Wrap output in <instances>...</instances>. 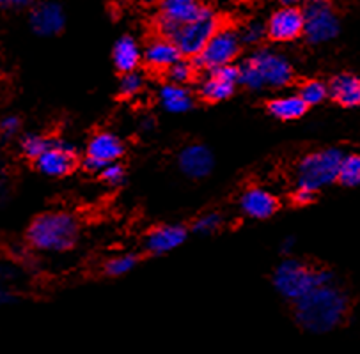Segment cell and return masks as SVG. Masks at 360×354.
Returning a JSON list of instances; mask_svg holds the SVG:
<instances>
[{
    "label": "cell",
    "mask_w": 360,
    "mask_h": 354,
    "mask_svg": "<svg viewBox=\"0 0 360 354\" xmlns=\"http://www.w3.org/2000/svg\"><path fill=\"white\" fill-rule=\"evenodd\" d=\"M349 299L338 285H319L295 303L297 322L312 335H325L338 328L346 317Z\"/></svg>",
    "instance_id": "1"
},
{
    "label": "cell",
    "mask_w": 360,
    "mask_h": 354,
    "mask_svg": "<svg viewBox=\"0 0 360 354\" xmlns=\"http://www.w3.org/2000/svg\"><path fill=\"white\" fill-rule=\"evenodd\" d=\"M293 80L290 59L277 50L259 48L238 67V81L249 91L286 87Z\"/></svg>",
    "instance_id": "2"
},
{
    "label": "cell",
    "mask_w": 360,
    "mask_h": 354,
    "mask_svg": "<svg viewBox=\"0 0 360 354\" xmlns=\"http://www.w3.org/2000/svg\"><path fill=\"white\" fill-rule=\"evenodd\" d=\"M78 223L71 214L56 211L37 216L27 230L30 247L46 254H63L71 250L78 240Z\"/></svg>",
    "instance_id": "3"
},
{
    "label": "cell",
    "mask_w": 360,
    "mask_h": 354,
    "mask_svg": "<svg viewBox=\"0 0 360 354\" xmlns=\"http://www.w3.org/2000/svg\"><path fill=\"white\" fill-rule=\"evenodd\" d=\"M334 284V277L330 271L314 270L304 262L286 258L277 266L274 273V287L283 298L297 303L305 294L319 285Z\"/></svg>",
    "instance_id": "4"
},
{
    "label": "cell",
    "mask_w": 360,
    "mask_h": 354,
    "mask_svg": "<svg viewBox=\"0 0 360 354\" xmlns=\"http://www.w3.org/2000/svg\"><path fill=\"white\" fill-rule=\"evenodd\" d=\"M342 158L345 155L335 148L305 155L297 166V190L316 193L330 186L338 181Z\"/></svg>",
    "instance_id": "5"
},
{
    "label": "cell",
    "mask_w": 360,
    "mask_h": 354,
    "mask_svg": "<svg viewBox=\"0 0 360 354\" xmlns=\"http://www.w3.org/2000/svg\"><path fill=\"white\" fill-rule=\"evenodd\" d=\"M219 29V18L210 8H202V11L190 22L176 27L169 32L167 39L176 44L183 57H197L202 52L210 37Z\"/></svg>",
    "instance_id": "6"
},
{
    "label": "cell",
    "mask_w": 360,
    "mask_h": 354,
    "mask_svg": "<svg viewBox=\"0 0 360 354\" xmlns=\"http://www.w3.org/2000/svg\"><path fill=\"white\" fill-rule=\"evenodd\" d=\"M240 32L233 27H219L217 32L210 37L202 52L195 57V66L212 71L217 67L233 66L242 52Z\"/></svg>",
    "instance_id": "7"
},
{
    "label": "cell",
    "mask_w": 360,
    "mask_h": 354,
    "mask_svg": "<svg viewBox=\"0 0 360 354\" xmlns=\"http://www.w3.org/2000/svg\"><path fill=\"white\" fill-rule=\"evenodd\" d=\"M304 36L309 43L323 44L335 39L341 30L338 15L327 0H311L304 9Z\"/></svg>",
    "instance_id": "8"
},
{
    "label": "cell",
    "mask_w": 360,
    "mask_h": 354,
    "mask_svg": "<svg viewBox=\"0 0 360 354\" xmlns=\"http://www.w3.org/2000/svg\"><path fill=\"white\" fill-rule=\"evenodd\" d=\"M123 155L124 144L115 133H96L87 144L84 165L91 172H101V169H105L107 165L119 162Z\"/></svg>",
    "instance_id": "9"
},
{
    "label": "cell",
    "mask_w": 360,
    "mask_h": 354,
    "mask_svg": "<svg viewBox=\"0 0 360 354\" xmlns=\"http://www.w3.org/2000/svg\"><path fill=\"white\" fill-rule=\"evenodd\" d=\"M36 166L49 177H64L77 166V151L70 142L50 140L46 151L36 159Z\"/></svg>",
    "instance_id": "10"
},
{
    "label": "cell",
    "mask_w": 360,
    "mask_h": 354,
    "mask_svg": "<svg viewBox=\"0 0 360 354\" xmlns=\"http://www.w3.org/2000/svg\"><path fill=\"white\" fill-rule=\"evenodd\" d=\"M238 67L236 66H226L217 67L206 73L202 78L201 85H199V96L202 100L210 101V103H219V101H226L234 94L238 87Z\"/></svg>",
    "instance_id": "11"
},
{
    "label": "cell",
    "mask_w": 360,
    "mask_h": 354,
    "mask_svg": "<svg viewBox=\"0 0 360 354\" xmlns=\"http://www.w3.org/2000/svg\"><path fill=\"white\" fill-rule=\"evenodd\" d=\"M266 37L275 43H291L304 36V15L298 8H281L270 16L266 25Z\"/></svg>",
    "instance_id": "12"
},
{
    "label": "cell",
    "mask_w": 360,
    "mask_h": 354,
    "mask_svg": "<svg viewBox=\"0 0 360 354\" xmlns=\"http://www.w3.org/2000/svg\"><path fill=\"white\" fill-rule=\"evenodd\" d=\"M205 6L199 0H160L158 30L162 37L183 23L190 22L202 11Z\"/></svg>",
    "instance_id": "13"
},
{
    "label": "cell",
    "mask_w": 360,
    "mask_h": 354,
    "mask_svg": "<svg viewBox=\"0 0 360 354\" xmlns=\"http://www.w3.org/2000/svg\"><path fill=\"white\" fill-rule=\"evenodd\" d=\"M64 23H66V15H64L63 6L53 0L39 2L34 6L32 13H30V27L37 36H57L64 29Z\"/></svg>",
    "instance_id": "14"
},
{
    "label": "cell",
    "mask_w": 360,
    "mask_h": 354,
    "mask_svg": "<svg viewBox=\"0 0 360 354\" xmlns=\"http://www.w3.org/2000/svg\"><path fill=\"white\" fill-rule=\"evenodd\" d=\"M179 170L192 179H205L215 166L213 152L206 145H188L178 156Z\"/></svg>",
    "instance_id": "15"
},
{
    "label": "cell",
    "mask_w": 360,
    "mask_h": 354,
    "mask_svg": "<svg viewBox=\"0 0 360 354\" xmlns=\"http://www.w3.org/2000/svg\"><path fill=\"white\" fill-rule=\"evenodd\" d=\"M188 237V230L178 223L160 225L146 237V250L153 255H165L181 247Z\"/></svg>",
    "instance_id": "16"
},
{
    "label": "cell",
    "mask_w": 360,
    "mask_h": 354,
    "mask_svg": "<svg viewBox=\"0 0 360 354\" xmlns=\"http://www.w3.org/2000/svg\"><path fill=\"white\" fill-rule=\"evenodd\" d=\"M240 207L243 213L254 220H266V218L274 216L277 211L278 202L275 195L268 190L254 186L243 192L242 199H240Z\"/></svg>",
    "instance_id": "17"
},
{
    "label": "cell",
    "mask_w": 360,
    "mask_h": 354,
    "mask_svg": "<svg viewBox=\"0 0 360 354\" xmlns=\"http://www.w3.org/2000/svg\"><path fill=\"white\" fill-rule=\"evenodd\" d=\"M142 59L149 67L160 71H167L172 64L181 59V53L176 48V44L167 37H156L144 48Z\"/></svg>",
    "instance_id": "18"
},
{
    "label": "cell",
    "mask_w": 360,
    "mask_h": 354,
    "mask_svg": "<svg viewBox=\"0 0 360 354\" xmlns=\"http://www.w3.org/2000/svg\"><path fill=\"white\" fill-rule=\"evenodd\" d=\"M328 96L341 107H360V78L352 73H341L328 84Z\"/></svg>",
    "instance_id": "19"
},
{
    "label": "cell",
    "mask_w": 360,
    "mask_h": 354,
    "mask_svg": "<svg viewBox=\"0 0 360 354\" xmlns=\"http://www.w3.org/2000/svg\"><path fill=\"white\" fill-rule=\"evenodd\" d=\"M158 101L169 114H186L193 108V94L185 85H162L158 91Z\"/></svg>",
    "instance_id": "20"
},
{
    "label": "cell",
    "mask_w": 360,
    "mask_h": 354,
    "mask_svg": "<svg viewBox=\"0 0 360 354\" xmlns=\"http://www.w3.org/2000/svg\"><path fill=\"white\" fill-rule=\"evenodd\" d=\"M141 59L142 52L137 41L131 36L119 37L117 43L114 44V50H112V60H114L115 67L123 74L131 73V71H137Z\"/></svg>",
    "instance_id": "21"
},
{
    "label": "cell",
    "mask_w": 360,
    "mask_h": 354,
    "mask_svg": "<svg viewBox=\"0 0 360 354\" xmlns=\"http://www.w3.org/2000/svg\"><path fill=\"white\" fill-rule=\"evenodd\" d=\"M307 105L302 101L298 94L278 96L268 103V112L278 121H297L307 112Z\"/></svg>",
    "instance_id": "22"
},
{
    "label": "cell",
    "mask_w": 360,
    "mask_h": 354,
    "mask_svg": "<svg viewBox=\"0 0 360 354\" xmlns=\"http://www.w3.org/2000/svg\"><path fill=\"white\" fill-rule=\"evenodd\" d=\"M338 181L349 188L360 186V155H349L342 158Z\"/></svg>",
    "instance_id": "23"
},
{
    "label": "cell",
    "mask_w": 360,
    "mask_h": 354,
    "mask_svg": "<svg viewBox=\"0 0 360 354\" xmlns=\"http://www.w3.org/2000/svg\"><path fill=\"white\" fill-rule=\"evenodd\" d=\"M137 264L139 258L135 254H119L105 262V273L108 277H123V275L131 273Z\"/></svg>",
    "instance_id": "24"
},
{
    "label": "cell",
    "mask_w": 360,
    "mask_h": 354,
    "mask_svg": "<svg viewBox=\"0 0 360 354\" xmlns=\"http://www.w3.org/2000/svg\"><path fill=\"white\" fill-rule=\"evenodd\" d=\"M298 96L307 107H314V105L323 103L328 98V85L319 80H309L300 87Z\"/></svg>",
    "instance_id": "25"
},
{
    "label": "cell",
    "mask_w": 360,
    "mask_h": 354,
    "mask_svg": "<svg viewBox=\"0 0 360 354\" xmlns=\"http://www.w3.org/2000/svg\"><path fill=\"white\" fill-rule=\"evenodd\" d=\"M49 144L50 138L43 137V135H37V133H29V135H25V137L22 138V142H20V149H22L23 156H27V158L36 162V159L46 151Z\"/></svg>",
    "instance_id": "26"
},
{
    "label": "cell",
    "mask_w": 360,
    "mask_h": 354,
    "mask_svg": "<svg viewBox=\"0 0 360 354\" xmlns=\"http://www.w3.org/2000/svg\"><path fill=\"white\" fill-rule=\"evenodd\" d=\"M195 70H197V67L193 66L192 63H188V60H185V59H179L178 63L172 64V66L167 70L169 84L185 85V87H186V84L193 80Z\"/></svg>",
    "instance_id": "27"
},
{
    "label": "cell",
    "mask_w": 360,
    "mask_h": 354,
    "mask_svg": "<svg viewBox=\"0 0 360 354\" xmlns=\"http://www.w3.org/2000/svg\"><path fill=\"white\" fill-rule=\"evenodd\" d=\"M144 88V77L139 71L124 73L119 81V94L124 98H135L142 93Z\"/></svg>",
    "instance_id": "28"
},
{
    "label": "cell",
    "mask_w": 360,
    "mask_h": 354,
    "mask_svg": "<svg viewBox=\"0 0 360 354\" xmlns=\"http://www.w3.org/2000/svg\"><path fill=\"white\" fill-rule=\"evenodd\" d=\"M220 225H222V216L219 213L202 214L193 223V232L199 234V236H210V234H215L220 229Z\"/></svg>",
    "instance_id": "29"
},
{
    "label": "cell",
    "mask_w": 360,
    "mask_h": 354,
    "mask_svg": "<svg viewBox=\"0 0 360 354\" xmlns=\"http://www.w3.org/2000/svg\"><path fill=\"white\" fill-rule=\"evenodd\" d=\"M240 39L245 44H259L261 41L266 39V27L261 22H250L240 32Z\"/></svg>",
    "instance_id": "30"
},
{
    "label": "cell",
    "mask_w": 360,
    "mask_h": 354,
    "mask_svg": "<svg viewBox=\"0 0 360 354\" xmlns=\"http://www.w3.org/2000/svg\"><path fill=\"white\" fill-rule=\"evenodd\" d=\"M101 179L107 183L108 186H119L123 185L124 179H127V172H124V166L121 163H110L105 169H101L100 172Z\"/></svg>",
    "instance_id": "31"
},
{
    "label": "cell",
    "mask_w": 360,
    "mask_h": 354,
    "mask_svg": "<svg viewBox=\"0 0 360 354\" xmlns=\"http://www.w3.org/2000/svg\"><path fill=\"white\" fill-rule=\"evenodd\" d=\"M20 131V119L16 115H6L0 119V137L9 140V138L16 137Z\"/></svg>",
    "instance_id": "32"
},
{
    "label": "cell",
    "mask_w": 360,
    "mask_h": 354,
    "mask_svg": "<svg viewBox=\"0 0 360 354\" xmlns=\"http://www.w3.org/2000/svg\"><path fill=\"white\" fill-rule=\"evenodd\" d=\"M314 195L316 193H311V192H305V190H295V202L298 204V206H307V204H311L312 200H314Z\"/></svg>",
    "instance_id": "33"
},
{
    "label": "cell",
    "mask_w": 360,
    "mask_h": 354,
    "mask_svg": "<svg viewBox=\"0 0 360 354\" xmlns=\"http://www.w3.org/2000/svg\"><path fill=\"white\" fill-rule=\"evenodd\" d=\"M36 0H0V8H29Z\"/></svg>",
    "instance_id": "34"
},
{
    "label": "cell",
    "mask_w": 360,
    "mask_h": 354,
    "mask_svg": "<svg viewBox=\"0 0 360 354\" xmlns=\"http://www.w3.org/2000/svg\"><path fill=\"white\" fill-rule=\"evenodd\" d=\"M13 301H15V294L0 282V305H9Z\"/></svg>",
    "instance_id": "35"
},
{
    "label": "cell",
    "mask_w": 360,
    "mask_h": 354,
    "mask_svg": "<svg viewBox=\"0 0 360 354\" xmlns=\"http://www.w3.org/2000/svg\"><path fill=\"white\" fill-rule=\"evenodd\" d=\"M281 4H283V8H298L300 0H281Z\"/></svg>",
    "instance_id": "36"
},
{
    "label": "cell",
    "mask_w": 360,
    "mask_h": 354,
    "mask_svg": "<svg viewBox=\"0 0 360 354\" xmlns=\"http://www.w3.org/2000/svg\"><path fill=\"white\" fill-rule=\"evenodd\" d=\"M153 128H155V122H153L151 119H146V121L142 122V129H144V131H151Z\"/></svg>",
    "instance_id": "37"
},
{
    "label": "cell",
    "mask_w": 360,
    "mask_h": 354,
    "mask_svg": "<svg viewBox=\"0 0 360 354\" xmlns=\"http://www.w3.org/2000/svg\"><path fill=\"white\" fill-rule=\"evenodd\" d=\"M293 244H295V240H293V237H288V240L284 241V243H283L284 251H290V250H291V247H293Z\"/></svg>",
    "instance_id": "38"
}]
</instances>
